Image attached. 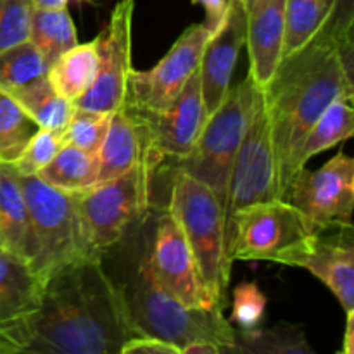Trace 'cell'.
<instances>
[{"label":"cell","instance_id":"cell-37","mask_svg":"<svg viewBox=\"0 0 354 354\" xmlns=\"http://www.w3.org/2000/svg\"><path fill=\"white\" fill-rule=\"evenodd\" d=\"M342 353L354 354V310L346 313L344 344H342Z\"/></svg>","mask_w":354,"mask_h":354},{"label":"cell","instance_id":"cell-7","mask_svg":"<svg viewBox=\"0 0 354 354\" xmlns=\"http://www.w3.org/2000/svg\"><path fill=\"white\" fill-rule=\"evenodd\" d=\"M21 183L37 248L31 266L41 277L66 263L95 256L83 237L71 192L55 189L38 176H21Z\"/></svg>","mask_w":354,"mask_h":354},{"label":"cell","instance_id":"cell-19","mask_svg":"<svg viewBox=\"0 0 354 354\" xmlns=\"http://www.w3.org/2000/svg\"><path fill=\"white\" fill-rule=\"evenodd\" d=\"M147 154L144 127L137 114L128 107L114 111L102 145L97 152L99 175L97 183L116 178L137 166Z\"/></svg>","mask_w":354,"mask_h":354},{"label":"cell","instance_id":"cell-40","mask_svg":"<svg viewBox=\"0 0 354 354\" xmlns=\"http://www.w3.org/2000/svg\"><path fill=\"white\" fill-rule=\"evenodd\" d=\"M76 2H90V0H76Z\"/></svg>","mask_w":354,"mask_h":354},{"label":"cell","instance_id":"cell-22","mask_svg":"<svg viewBox=\"0 0 354 354\" xmlns=\"http://www.w3.org/2000/svg\"><path fill=\"white\" fill-rule=\"evenodd\" d=\"M341 0H286L283 57L306 47L334 19Z\"/></svg>","mask_w":354,"mask_h":354},{"label":"cell","instance_id":"cell-41","mask_svg":"<svg viewBox=\"0 0 354 354\" xmlns=\"http://www.w3.org/2000/svg\"><path fill=\"white\" fill-rule=\"evenodd\" d=\"M342 2H351V0H341V3H342Z\"/></svg>","mask_w":354,"mask_h":354},{"label":"cell","instance_id":"cell-26","mask_svg":"<svg viewBox=\"0 0 354 354\" xmlns=\"http://www.w3.org/2000/svg\"><path fill=\"white\" fill-rule=\"evenodd\" d=\"M97 175H99L97 156L66 144L37 176L64 192H80L95 185Z\"/></svg>","mask_w":354,"mask_h":354},{"label":"cell","instance_id":"cell-36","mask_svg":"<svg viewBox=\"0 0 354 354\" xmlns=\"http://www.w3.org/2000/svg\"><path fill=\"white\" fill-rule=\"evenodd\" d=\"M180 354H223V349L213 342H190L180 349Z\"/></svg>","mask_w":354,"mask_h":354},{"label":"cell","instance_id":"cell-4","mask_svg":"<svg viewBox=\"0 0 354 354\" xmlns=\"http://www.w3.org/2000/svg\"><path fill=\"white\" fill-rule=\"evenodd\" d=\"M131 289L124 287L128 310L133 322L135 334H147L178 346L190 342H213L223 353L234 351L235 328L227 320L223 310L190 308L166 292L142 261Z\"/></svg>","mask_w":354,"mask_h":354},{"label":"cell","instance_id":"cell-21","mask_svg":"<svg viewBox=\"0 0 354 354\" xmlns=\"http://www.w3.org/2000/svg\"><path fill=\"white\" fill-rule=\"evenodd\" d=\"M99 69V38L76 44L47 69L52 88L75 104L93 83Z\"/></svg>","mask_w":354,"mask_h":354},{"label":"cell","instance_id":"cell-18","mask_svg":"<svg viewBox=\"0 0 354 354\" xmlns=\"http://www.w3.org/2000/svg\"><path fill=\"white\" fill-rule=\"evenodd\" d=\"M286 0H252L248 6L245 45L249 50V76L265 88L283 59Z\"/></svg>","mask_w":354,"mask_h":354},{"label":"cell","instance_id":"cell-2","mask_svg":"<svg viewBox=\"0 0 354 354\" xmlns=\"http://www.w3.org/2000/svg\"><path fill=\"white\" fill-rule=\"evenodd\" d=\"M131 335L124 287L111 280L99 256H88L44 277L24 353L120 354Z\"/></svg>","mask_w":354,"mask_h":354},{"label":"cell","instance_id":"cell-30","mask_svg":"<svg viewBox=\"0 0 354 354\" xmlns=\"http://www.w3.org/2000/svg\"><path fill=\"white\" fill-rule=\"evenodd\" d=\"M111 116L113 113L82 109V107L75 106L68 124L62 130L66 144L75 145L82 151L97 156L107 133V128H109Z\"/></svg>","mask_w":354,"mask_h":354},{"label":"cell","instance_id":"cell-6","mask_svg":"<svg viewBox=\"0 0 354 354\" xmlns=\"http://www.w3.org/2000/svg\"><path fill=\"white\" fill-rule=\"evenodd\" d=\"M258 86L248 78L228 90L221 106L209 114L192 152L178 161L180 171L194 176L216 194L225 209L232 166L244 138Z\"/></svg>","mask_w":354,"mask_h":354},{"label":"cell","instance_id":"cell-32","mask_svg":"<svg viewBox=\"0 0 354 354\" xmlns=\"http://www.w3.org/2000/svg\"><path fill=\"white\" fill-rule=\"evenodd\" d=\"M266 310V296L256 282H241L232 292L230 324L239 330L259 327Z\"/></svg>","mask_w":354,"mask_h":354},{"label":"cell","instance_id":"cell-12","mask_svg":"<svg viewBox=\"0 0 354 354\" xmlns=\"http://www.w3.org/2000/svg\"><path fill=\"white\" fill-rule=\"evenodd\" d=\"M135 0H120L99 35V69L76 107L114 113L127 104L131 68V26Z\"/></svg>","mask_w":354,"mask_h":354},{"label":"cell","instance_id":"cell-39","mask_svg":"<svg viewBox=\"0 0 354 354\" xmlns=\"http://www.w3.org/2000/svg\"><path fill=\"white\" fill-rule=\"evenodd\" d=\"M252 2V0H244V3H245V6H249V3H251Z\"/></svg>","mask_w":354,"mask_h":354},{"label":"cell","instance_id":"cell-25","mask_svg":"<svg viewBox=\"0 0 354 354\" xmlns=\"http://www.w3.org/2000/svg\"><path fill=\"white\" fill-rule=\"evenodd\" d=\"M354 111L353 99H335L324 113L320 114L308 131L299 152L301 168L306 166L310 159L353 137Z\"/></svg>","mask_w":354,"mask_h":354},{"label":"cell","instance_id":"cell-5","mask_svg":"<svg viewBox=\"0 0 354 354\" xmlns=\"http://www.w3.org/2000/svg\"><path fill=\"white\" fill-rule=\"evenodd\" d=\"M156 169L158 166L147 152L137 166L123 175L71 192L83 237L92 254L102 256L104 251L118 244L127 228L147 211Z\"/></svg>","mask_w":354,"mask_h":354},{"label":"cell","instance_id":"cell-16","mask_svg":"<svg viewBox=\"0 0 354 354\" xmlns=\"http://www.w3.org/2000/svg\"><path fill=\"white\" fill-rule=\"evenodd\" d=\"M353 230H339L327 239L324 234L310 239L280 258V265L304 268L317 277L341 303L344 313L354 310V248Z\"/></svg>","mask_w":354,"mask_h":354},{"label":"cell","instance_id":"cell-9","mask_svg":"<svg viewBox=\"0 0 354 354\" xmlns=\"http://www.w3.org/2000/svg\"><path fill=\"white\" fill-rule=\"evenodd\" d=\"M277 176L279 173H277L272 130H270L261 88H258L244 138L232 166L227 204H225V235L232 218L245 206L279 199Z\"/></svg>","mask_w":354,"mask_h":354},{"label":"cell","instance_id":"cell-20","mask_svg":"<svg viewBox=\"0 0 354 354\" xmlns=\"http://www.w3.org/2000/svg\"><path fill=\"white\" fill-rule=\"evenodd\" d=\"M0 248L30 263L37 252L23 183L10 162H0Z\"/></svg>","mask_w":354,"mask_h":354},{"label":"cell","instance_id":"cell-23","mask_svg":"<svg viewBox=\"0 0 354 354\" xmlns=\"http://www.w3.org/2000/svg\"><path fill=\"white\" fill-rule=\"evenodd\" d=\"M6 93L16 100L17 106L38 128L64 130L75 109V104L52 88L47 75Z\"/></svg>","mask_w":354,"mask_h":354},{"label":"cell","instance_id":"cell-24","mask_svg":"<svg viewBox=\"0 0 354 354\" xmlns=\"http://www.w3.org/2000/svg\"><path fill=\"white\" fill-rule=\"evenodd\" d=\"M28 40L40 50L47 69L50 68L64 52L78 44L75 23L69 16L68 7H59V9L33 7Z\"/></svg>","mask_w":354,"mask_h":354},{"label":"cell","instance_id":"cell-11","mask_svg":"<svg viewBox=\"0 0 354 354\" xmlns=\"http://www.w3.org/2000/svg\"><path fill=\"white\" fill-rule=\"evenodd\" d=\"M204 23L187 28L165 57L147 71H131L124 107L135 113H158L175 102L178 93L201 66L204 48L211 38Z\"/></svg>","mask_w":354,"mask_h":354},{"label":"cell","instance_id":"cell-34","mask_svg":"<svg viewBox=\"0 0 354 354\" xmlns=\"http://www.w3.org/2000/svg\"><path fill=\"white\" fill-rule=\"evenodd\" d=\"M120 354H180V348L154 335L135 334L124 342Z\"/></svg>","mask_w":354,"mask_h":354},{"label":"cell","instance_id":"cell-13","mask_svg":"<svg viewBox=\"0 0 354 354\" xmlns=\"http://www.w3.org/2000/svg\"><path fill=\"white\" fill-rule=\"evenodd\" d=\"M135 114L144 127L149 156L156 166L165 159H185L192 152L207 120L201 90V66L171 106L158 113Z\"/></svg>","mask_w":354,"mask_h":354},{"label":"cell","instance_id":"cell-38","mask_svg":"<svg viewBox=\"0 0 354 354\" xmlns=\"http://www.w3.org/2000/svg\"><path fill=\"white\" fill-rule=\"evenodd\" d=\"M33 6L40 9H59L68 7V0H33Z\"/></svg>","mask_w":354,"mask_h":354},{"label":"cell","instance_id":"cell-17","mask_svg":"<svg viewBox=\"0 0 354 354\" xmlns=\"http://www.w3.org/2000/svg\"><path fill=\"white\" fill-rule=\"evenodd\" d=\"M248 6L244 0H228L227 16L211 35L201 59V90L206 114H213L227 97L241 48L245 44Z\"/></svg>","mask_w":354,"mask_h":354},{"label":"cell","instance_id":"cell-35","mask_svg":"<svg viewBox=\"0 0 354 354\" xmlns=\"http://www.w3.org/2000/svg\"><path fill=\"white\" fill-rule=\"evenodd\" d=\"M192 3L204 7L206 17H204L203 23L206 24L211 33H214L221 26L225 16H227L228 0H192Z\"/></svg>","mask_w":354,"mask_h":354},{"label":"cell","instance_id":"cell-15","mask_svg":"<svg viewBox=\"0 0 354 354\" xmlns=\"http://www.w3.org/2000/svg\"><path fill=\"white\" fill-rule=\"evenodd\" d=\"M145 261L156 282L180 303L190 308L213 310V303L201 282L192 251L169 211L159 218L154 244Z\"/></svg>","mask_w":354,"mask_h":354},{"label":"cell","instance_id":"cell-29","mask_svg":"<svg viewBox=\"0 0 354 354\" xmlns=\"http://www.w3.org/2000/svg\"><path fill=\"white\" fill-rule=\"evenodd\" d=\"M37 130L16 100L0 90V162L12 165Z\"/></svg>","mask_w":354,"mask_h":354},{"label":"cell","instance_id":"cell-31","mask_svg":"<svg viewBox=\"0 0 354 354\" xmlns=\"http://www.w3.org/2000/svg\"><path fill=\"white\" fill-rule=\"evenodd\" d=\"M66 145L62 130L38 128L21 151L19 158L12 162L21 176H37L59 151Z\"/></svg>","mask_w":354,"mask_h":354},{"label":"cell","instance_id":"cell-33","mask_svg":"<svg viewBox=\"0 0 354 354\" xmlns=\"http://www.w3.org/2000/svg\"><path fill=\"white\" fill-rule=\"evenodd\" d=\"M33 0H0V52L28 40Z\"/></svg>","mask_w":354,"mask_h":354},{"label":"cell","instance_id":"cell-28","mask_svg":"<svg viewBox=\"0 0 354 354\" xmlns=\"http://www.w3.org/2000/svg\"><path fill=\"white\" fill-rule=\"evenodd\" d=\"M47 75L40 50L24 40L0 52V90L10 92Z\"/></svg>","mask_w":354,"mask_h":354},{"label":"cell","instance_id":"cell-14","mask_svg":"<svg viewBox=\"0 0 354 354\" xmlns=\"http://www.w3.org/2000/svg\"><path fill=\"white\" fill-rule=\"evenodd\" d=\"M44 277L21 256L0 248V354L26 351L28 324L41 299Z\"/></svg>","mask_w":354,"mask_h":354},{"label":"cell","instance_id":"cell-10","mask_svg":"<svg viewBox=\"0 0 354 354\" xmlns=\"http://www.w3.org/2000/svg\"><path fill=\"white\" fill-rule=\"evenodd\" d=\"M287 201L294 204L320 234L332 228L353 230V158L339 152L318 169H306L304 166L294 178Z\"/></svg>","mask_w":354,"mask_h":354},{"label":"cell","instance_id":"cell-8","mask_svg":"<svg viewBox=\"0 0 354 354\" xmlns=\"http://www.w3.org/2000/svg\"><path fill=\"white\" fill-rule=\"evenodd\" d=\"M320 232L289 201L256 203L239 211L227 227L232 261H273Z\"/></svg>","mask_w":354,"mask_h":354},{"label":"cell","instance_id":"cell-1","mask_svg":"<svg viewBox=\"0 0 354 354\" xmlns=\"http://www.w3.org/2000/svg\"><path fill=\"white\" fill-rule=\"evenodd\" d=\"M353 24L330 21L306 47L282 59L261 88L277 158L279 199H289L308 131L335 99H354Z\"/></svg>","mask_w":354,"mask_h":354},{"label":"cell","instance_id":"cell-27","mask_svg":"<svg viewBox=\"0 0 354 354\" xmlns=\"http://www.w3.org/2000/svg\"><path fill=\"white\" fill-rule=\"evenodd\" d=\"M235 354H311L303 328L280 324L272 328L256 327L251 330H235Z\"/></svg>","mask_w":354,"mask_h":354},{"label":"cell","instance_id":"cell-3","mask_svg":"<svg viewBox=\"0 0 354 354\" xmlns=\"http://www.w3.org/2000/svg\"><path fill=\"white\" fill-rule=\"evenodd\" d=\"M168 211L192 251L201 282L211 303L218 310H223L234 261L227 249L225 209L216 194L194 176L176 169Z\"/></svg>","mask_w":354,"mask_h":354}]
</instances>
